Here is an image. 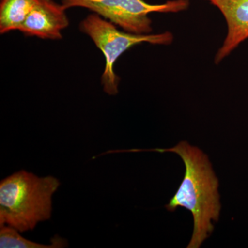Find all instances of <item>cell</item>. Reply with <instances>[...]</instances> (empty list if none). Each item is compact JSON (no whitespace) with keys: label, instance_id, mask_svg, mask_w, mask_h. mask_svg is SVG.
I'll list each match as a JSON object with an SVG mask.
<instances>
[{"label":"cell","instance_id":"1","mask_svg":"<svg viewBox=\"0 0 248 248\" xmlns=\"http://www.w3.org/2000/svg\"><path fill=\"white\" fill-rule=\"evenodd\" d=\"M152 151L176 153L184 161V179L166 208L174 212L182 207L190 212L193 217L194 229L187 248H199L213 233L212 221H218L221 211L219 184L211 163L203 151L190 146L187 141H181L169 149Z\"/></svg>","mask_w":248,"mask_h":248},{"label":"cell","instance_id":"2","mask_svg":"<svg viewBox=\"0 0 248 248\" xmlns=\"http://www.w3.org/2000/svg\"><path fill=\"white\" fill-rule=\"evenodd\" d=\"M60 185L57 178L40 177L25 170L3 179L0 183V226L24 232L50 219L52 198Z\"/></svg>","mask_w":248,"mask_h":248},{"label":"cell","instance_id":"3","mask_svg":"<svg viewBox=\"0 0 248 248\" xmlns=\"http://www.w3.org/2000/svg\"><path fill=\"white\" fill-rule=\"evenodd\" d=\"M79 28L104 54L106 64L102 84L104 92L109 95H116L118 93L120 78L115 74L114 66L122 54L139 44L169 46L174 40V35L169 31L147 35L123 32L118 30L115 24L94 13L80 23Z\"/></svg>","mask_w":248,"mask_h":248},{"label":"cell","instance_id":"4","mask_svg":"<svg viewBox=\"0 0 248 248\" xmlns=\"http://www.w3.org/2000/svg\"><path fill=\"white\" fill-rule=\"evenodd\" d=\"M65 9L81 7L118 26L125 32L138 35L151 34L152 13H179L190 6L189 0H170L161 4H151L144 0H62Z\"/></svg>","mask_w":248,"mask_h":248},{"label":"cell","instance_id":"5","mask_svg":"<svg viewBox=\"0 0 248 248\" xmlns=\"http://www.w3.org/2000/svg\"><path fill=\"white\" fill-rule=\"evenodd\" d=\"M66 10L53 0H39L19 31L45 40H60L62 31L69 25Z\"/></svg>","mask_w":248,"mask_h":248},{"label":"cell","instance_id":"6","mask_svg":"<svg viewBox=\"0 0 248 248\" xmlns=\"http://www.w3.org/2000/svg\"><path fill=\"white\" fill-rule=\"evenodd\" d=\"M216 6L226 19L228 32L215 57L221 63L248 39V0H205Z\"/></svg>","mask_w":248,"mask_h":248},{"label":"cell","instance_id":"7","mask_svg":"<svg viewBox=\"0 0 248 248\" xmlns=\"http://www.w3.org/2000/svg\"><path fill=\"white\" fill-rule=\"evenodd\" d=\"M39 0H1L0 32L19 31Z\"/></svg>","mask_w":248,"mask_h":248},{"label":"cell","instance_id":"8","mask_svg":"<svg viewBox=\"0 0 248 248\" xmlns=\"http://www.w3.org/2000/svg\"><path fill=\"white\" fill-rule=\"evenodd\" d=\"M19 232L11 227L4 226L0 230L1 248H62L68 246L66 240L55 235L50 244H41L25 239Z\"/></svg>","mask_w":248,"mask_h":248}]
</instances>
